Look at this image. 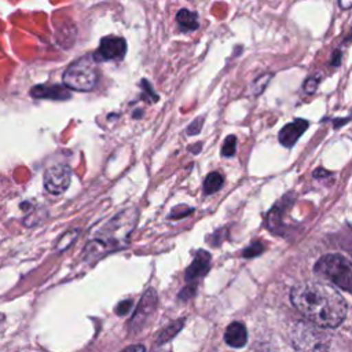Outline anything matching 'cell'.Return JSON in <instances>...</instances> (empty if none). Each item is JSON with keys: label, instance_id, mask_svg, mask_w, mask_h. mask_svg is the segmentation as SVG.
<instances>
[{"label": "cell", "instance_id": "cell-1", "mask_svg": "<svg viewBox=\"0 0 352 352\" xmlns=\"http://www.w3.org/2000/svg\"><path fill=\"white\" fill-rule=\"evenodd\" d=\"M293 305L312 323L320 327H337L346 316L344 297L330 285L320 280H307L292 289Z\"/></svg>", "mask_w": 352, "mask_h": 352}, {"label": "cell", "instance_id": "cell-2", "mask_svg": "<svg viewBox=\"0 0 352 352\" xmlns=\"http://www.w3.org/2000/svg\"><path fill=\"white\" fill-rule=\"evenodd\" d=\"M290 340L294 352H329L330 337L324 327L298 322L290 330Z\"/></svg>", "mask_w": 352, "mask_h": 352}, {"label": "cell", "instance_id": "cell-3", "mask_svg": "<svg viewBox=\"0 0 352 352\" xmlns=\"http://www.w3.org/2000/svg\"><path fill=\"white\" fill-rule=\"evenodd\" d=\"M315 274L345 292H352L351 261L338 253L326 254L315 264Z\"/></svg>", "mask_w": 352, "mask_h": 352}, {"label": "cell", "instance_id": "cell-4", "mask_svg": "<svg viewBox=\"0 0 352 352\" xmlns=\"http://www.w3.org/2000/svg\"><path fill=\"white\" fill-rule=\"evenodd\" d=\"M94 62L92 54L72 62L62 76L65 87L78 92L92 91L98 82V72Z\"/></svg>", "mask_w": 352, "mask_h": 352}, {"label": "cell", "instance_id": "cell-5", "mask_svg": "<svg viewBox=\"0 0 352 352\" xmlns=\"http://www.w3.org/2000/svg\"><path fill=\"white\" fill-rule=\"evenodd\" d=\"M126 54V41L124 37L106 36L100 40L98 50L92 54L95 62L121 60Z\"/></svg>", "mask_w": 352, "mask_h": 352}, {"label": "cell", "instance_id": "cell-6", "mask_svg": "<svg viewBox=\"0 0 352 352\" xmlns=\"http://www.w3.org/2000/svg\"><path fill=\"white\" fill-rule=\"evenodd\" d=\"M72 170L66 165H54L44 173V187L51 194H62L70 184Z\"/></svg>", "mask_w": 352, "mask_h": 352}, {"label": "cell", "instance_id": "cell-7", "mask_svg": "<svg viewBox=\"0 0 352 352\" xmlns=\"http://www.w3.org/2000/svg\"><path fill=\"white\" fill-rule=\"evenodd\" d=\"M155 305H157V293L155 290L153 289H148L144 296L142 297L136 311H135V315L132 316L129 324H131V329L132 330H136L139 327L143 326V323H146V320L151 316V314L154 312L155 309Z\"/></svg>", "mask_w": 352, "mask_h": 352}, {"label": "cell", "instance_id": "cell-8", "mask_svg": "<svg viewBox=\"0 0 352 352\" xmlns=\"http://www.w3.org/2000/svg\"><path fill=\"white\" fill-rule=\"evenodd\" d=\"M309 126V122L302 118H297L289 124H286L280 131H279V142L285 147H293L296 142L301 138V135L307 131Z\"/></svg>", "mask_w": 352, "mask_h": 352}, {"label": "cell", "instance_id": "cell-9", "mask_svg": "<svg viewBox=\"0 0 352 352\" xmlns=\"http://www.w3.org/2000/svg\"><path fill=\"white\" fill-rule=\"evenodd\" d=\"M210 267V254L205 250H199L194 261L186 270V280H195L206 275Z\"/></svg>", "mask_w": 352, "mask_h": 352}, {"label": "cell", "instance_id": "cell-10", "mask_svg": "<svg viewBox=\"0 0 352 352\" xmlns=\"http://www.w3.org/2000/svg\"><path fill=\"white\" fill-rule=\"evenodd\" d=\"M30 95L40 99H55L65 100L70 98V92L62 85H36L30 91Z\"/></svg>", "mask_w": 352, "mask_h": 352}, {"label": "cell", "instance_id": "cell-11", "mask_svg": "<svg viewBox=\"0 0 352 352\" xmlns=\"http://www.w3.org/2000/svg\"><path fill=\"white\" fill-rule=\"evenodd\" d=\"M224 340L231 348L245 346L248 342V331L245 324L241 322H232L224 333Z\"/></svg>", "mask_w": 352, "mask_h": 352}, {"label": "cell", "instance_id": "cell-12", "mask_svg": "<svg viewBox=\"0 0 352 352\" xmlns=\"http://www.w3.org/2000/svg\"><path fill=\"white\" fill-rule=\"evenodd\" d=\"M176 22L180 32H192L198 29V15L186 8L177 11Z\"/></svg>", "mask_w": 352, "mask_h": 352}, {"label": "cell", "instance_id": "cell-13", "mask_svg": "<svg viewBox=\"0 0 352 352\" xmlns=\"http://www.w3.org/2000/svg\"><path fill=\"white\" fill-rule=\"evenodd\" d=\"M223 186V176L219 172H212L205 177L204 191L206 194H213Z\"/></svg>", "mask_w": 352, "mask_h": 352}, {"label": "cell", "instance_id": "cell-14", "mask_svg": "<svg viewBox=\"0 0 352 352\" xmlns=\"http://www.w3.org/2000/svg\"><path fill=\"white\" fill-rule=\"evenodd\" d=\"M271 77H272L271 73H264V74L256 77L254 81L252 82V92H253L254 95H260V94L265 89V87L268 85Z\"/></svg>", "mask_w": 352, "mask_h": 352}, {"label": "cell", "instance_id": "cell-15", "mask_svg": "<svg viewBox=\"0 0 352 352\" xmlns=\"http://www.w3.org/2000/svg\"><path fill=\"white\" fill-rule=\"evenodd\" d=\"M236 151V138L234 135H230L226 138L223 147H221V154L224 157H232Z\"/></svg>", "mask_w": 352, "mask_h": 352}, {"label": "cell", "instance_id": "cell-16", "mask_svg": "<svg viewBox=\"0 0 352 352\" xmlns=\"http://www.w3.org/2000/svg\"><path fill=\"white\" fill-rule=\"evenodd\" d=\"M182 323H183V320H180V322H177V323H172L169 327H166L162 333H161V337H160V344L161 342H164V341H169L180 329H182Z\"/></svg>", "mask_w": 352, "mask_h": 352}, {"label": "cell", "instance_id": "cell-17", "mask_svg": "<svg viewBox=\"0 0 352 352\" xmlns=\"http://www.w3.org/2000/svg\"><path fill=\"white\" fill-rule=\"evenodd\" d=\"M320 80H322V77L318 76V74L308 77V78L304 81V85H302L304 92H305V94H314V92L316 91L318 84L320 82Z\"/></svg>", "mask_w": 352, "mask_h": 352}, {"label": "cell", "instance_id": "cell-18", "mask_svg": "<svg viewBox=\"0 0 352 352\" xmlns=\"http://www.w3.org/2000/svg\"><path fill=\"white\" fill-rule=\"evenodd\" d=\"M263 245L260 243V242H254V243H252L250 246H248L246 249H245V252H243V257H246V258H250V257H256V256H258L261 252H263Z\"/></svg>", "mask_w": 352, "mask_h": 352}, {"label": "cell", "instance_id": "cell-19", "mask_svg": "<svg viewBox=\"0 0 352 352\" xmlns=\"http://www.w3.org/2000/svg\"><path fill=\"white\" fill-rule=\"evenodd\" d=\"M202 124H204V117L195 118V120L187 126V133H188V135H197V133L201 131Z\"/></svg>", "mask_w": 352, "mask_h": 352}, {"label": "cell", "instance_id": "cell-20", "mask_svg": "<svg viewBox=\"0 0 352 352\" xmlns=\"http://www.w3.org/2000/svg\"><path fill=\"white\" fill-rule=\"evenodd\" d=\"M140 85L143 87V91L150 96V100H151V102H157V100H158V95L151 89V85H150V82H148L147 80H142V81H140Z\"/></svg>", "mask_w": 352, "mask_h": 352}, {"label": "cell", "instance_id": "cell-21", "mask_svg": "<svg viewBox=\"0 0 352 352\" xmlns=\"http://www.w3.org/2000/svg\"><path fill=\"white\" fill-rule=\"evenodd\" d=\"M131 307H132V304H131V301H129V300L122 301V302H120V304L117 305L116 312H117L118 315H125V314H128V312H129Z\"/></svg>", "mask_w": 352, "mask_h": 352}, {"label": "cell", "instance_id": "cell-22", "mask_svg": "<svg viewBox=\"0 0 352 352\" xmlns=\"http://www.w3.org/2000/svg\"><path fill=\"white\" fill-rule=\"evenodd\" d=\"M341 59H342V52L340 50H334L333 55H331V59H330V65L333 67H338L340 63H341Z\"/></svg>", "mask_w": 352, "mask_h": 352}, {"label": "cell", "instance_id": "cell-23", "mask_svg": "<svg viewBox=\"0 0 352 352\" xmlns=\"http://www.w3.org/2000/svg\"><path fill=\"white\" fill-rule=\"evenodd\" d=\"M122 352H146V349H144L143 345L136 344V345H129V346H126Z\"/></svg>", "mask_w": 352, "mask_h": 352}, {"label": "cell", "instance_id": "cell-24", "mask_svg": "<svg viewBox=\"0 0 352 352\" xmlns=\"http://www.w3.org/2000/svg\"><path fill=\"white\" fill-rule=\"evenodd\" d=\"M338 4L342 10H349L351 4H352V0H338Z\"/></svg>", "mask_w": 352, "mask_h": 352}]
</instances>
